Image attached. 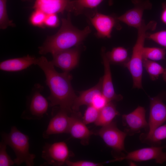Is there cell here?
Masks as SVG:
<instances>
[{
  "instance_id": "cell-32",
  "label": "cell",
  "mask_w": 166,
  "mask_h": 166,
  "mask_svg": "<svg viewBox=\"0 0 166 166\" xmlns=\"http://www.w3.org/2000/svg\"><path fill=\"white\" fill-rule=\"evenodd\" d=\"M109 102L102 93H101L97 95L95 97L91 105L100 110L105 106Z\"/></svg>"
},
{
  "instance_id": "cell-10",
  "label": "cell",
  "mask_w": 166,
  "mask_h": 166,
  "mask_svg": "<svg viewBox=\"0 0 166 166\" xmlns=\"http://www.w3.org/2000/svg\"><path fill=\"white\" fill-rule=\"evenodd\" d=\"M145 113L144 108L139 106L132 112L122 116L124 131L127 135L132 136L140 132L142 129H148V124L145 118Z\"/></svg>"
},
{
  "instance_id": "cell-14",
  "label": "cell",
  "mask_w": 166,
  "mask_h": 166,
  "mask_svg": "<svg viewBox=\"0 0 166 166\" xmlns=\"http://www.w3.org/2000/svg\"><path fill=\"white\" fill-rule=\"evenodd\" d=\"M148 133L152 132L166 121V105L159 97L150 98Z\"/></svg>"
},
{
  "instance_id": "cell-15",
  "label": "cell",
  "mask_w": 166,
  "mask_h": 166,
  "mask_svg": "<svg viewBox=\"0 0 166 166\" xmlns=\"http://www.w3.org/2000/svg\"><path fill=\"white\" fill-rule=\"evenodd\" d=\"M71 117L68 133L73 138L80 140L83 144H88L91 136L93 134V132L87 128L80 113L73 111Z\"/></svg>"
},
{
  "instance_id": "cell-20",
  "label": "cell",
  "mask_w": 166,
  "mask_h": 166,
  "mask_svg": "<svg viewBox=\"0 0 166 166\" xmlns=\"http://www.w3.org/2000/svg\"><path fill=\"white\" fill-rule=\"evenodd\" d=\"M104 0H72L71 12L75 15L85 13V11L96 8ZM109 5L112 6L113 0H108Z\"/></svg>"
},
{
  "instance_id": "cell-11",
  "label": "cell",
  "mask_w": 166,
  "mask_h": 166,
  "mask_svg": "<svg viewBox=\"0 0 166 166\" xmlns=\"http://www.w3.org/2000/svg\"><path fill=\"white\" fill-rule=\"evenodd\" d=\"M80 53L79 46L60 52L53 55L51 61L54 66L63 72H69L78 65Z\"/></svg>"
},
{
  "instance_id": "cell-5",
  "label": "cell",
  "mask_w": 166,
  "mask_h": 166,
  "mask_svg": "<svg viewBox=\"0 0 166 166\" xmlns=\"http://www.w3.org/2000/svg\"><path fill=\"white\" fill-rule=\"evenodd\" d=\"M93 134L99 136L106 144L118 152L126 151L124 141L127 133L119 130L114 122L101 127Z\"/></svg>"
},
{
  "instance_id": "cell-7",
  "label": "cell",
  "mask_w": 166,
  "mask_h": 166,
  "mask_svg": "<svg viewBox=\"0 0 166 166\" xmlns=\"http://www.w3.org/2000/svg\"><path fill=\"white\" fill-rule=\"evenodd\" d=\"M72 155L66 143L61 141L46 144L43 147L42 156L49 164L61 166L65 164Z\"/></svg>"
},
{
  "instance_id": "cell-34",
  "label": "cell",
  "mask_w": 166,
  "mask_h": 166,
  "mask_svg": "<svg viewBox=\"0 0 166 166\" xmlns=\"http://www.w3.org/2000/svg\"><path fill=\"white\" fill-rule=\"evenodd\" d=\"M162 11L160 15V19L163 23L166 25V1L162 4Z\"/></svg>"
},
{
  "instance_id": "cell-1",
  "label": "cell",
  "mask_w": 166,
  "mask_h": 166,
  "mask_svg": "<svg viewBox=\"0 0 166 166\" xmlns=\"http://www.w3.org/2000/svg\"><path fill=\"white\" fill-rule=\"evenodd\" d=\"M36 65L45 74V82L50 91L48 98L50 105L58 106L60 109L72 113V105L77 97L71 84L72 75L69 72H58L51 61L44 56L37 58Z\"/></svg>"
},
{
  "instance_id": "cell-4",
  "label": "cell",
  "mask_w": 166,
  "mask_h": 166,
  "mask_svg": "<svg viewBox=\"0 0 166 166\" xmlns=\"http://www.w3.org/2000/svg\"><path fill=\"white\" fill-rule=\"evenodd\" d=\"M1 136L2 140L14 151L16 156L14 160L15 164L18 165L25 163L27 166L34 165L36 156L29 152L28 136L13 126L9 133H2Z\"/></svg>"
},
{
  "instance_id": "cell-8",
  "label": "cell",
  "mask_w": 166,
  "mask_h": 166,
  "mask_svg": "<svg viewBox=\"0 0 166 166\" xmlns=\"http://www.w3.org/2000/svg\"><path fill=\"white\" fill-rule=\"evenodd\" d=\"M89 18L96 30L95 35L98 38H110L113 28L121 29L117 17L114 16L103 14L96 10Z\"/></svg>"
},
{
  "instance_id": "cell-9",
  "label": "cell",
  "mask_w": 166,
  "mask_h": 166,
  "mask_svg": "<svg viewBox=\"0 0 166 166\" xmlns=\"http://www.w3.org/2000/svg\"><path fill=\"white\" fill-rule=\"evenodd\" d=\"M134 7L121 15L117 17L119 22L129 26L137 29L141 25L144 12L152 9V4L149 0H131Z\"/></svg>"
},
{
  "instance_id": "cell-27",
  "label": "cell",
  "mask_w": 166,
  "mask_h": 166,
  "mask_svg": "<svg viewBox=\"0 0 166 166\" xmlns=\"http://www.w3.org/2000/svg\"><path fill=\"white\" fill-rule=\"evenodd\" d=\"M99 111L92 105H88L82 117L84 123L86 124L94 123L98 118Z\"/></svg>"
},
{
  "instance_id": "cell-19",
  "label": "cell",
  "mask_w": 166,
  "mask_h": 166,
  "mask_svg": "<svg viewBox=\"0 0 166 166\" xmlns=\"http://www.w3.org/2000/svg\"><path fill=\"white\" fill-rule=\"evenodd\" d=\"M102 78H100L98 83L93 87L87 90L79 92L72 106L73 111L78 112L80 107L83 105H91L98 95L102 93Z\"/></svg>"
},
{
  "instance_id": "cell-2",
  "label": "cell",
  "mask_w": 166,
  "mask_h": 166,
  "mask_svg": "<svg viewBox=\"0 0 166 166\" xmlns=\"http://www.w3.org/2000/svg\"><path fill=\"white\" fill-rule=\"evenodd\" d=\"M91 32L89 26L80 30L73 26L70 13L68 12L66 18L61 19V25L57 32L48 37L39 47V53L43 55L50 53L53 56L61 51L78 46Z\"/></svg>"
},
{
  "instance_id": "cell-29",
  "label": "cell",
  "mask_w": 166,
  "mask_h": 166,
  "mask_svg": "<svg viewBox=\"0 0 166 166\" xmlns=\"http://www.w3.org/2000/svg\"><path fill=\"white\" fill-rule=\"evenodd\" d=\"M6 144L2 140L0 143V166H10L15 164L6 152Z\"/></svg>"
},
{
  "instance_id": "cell-3",
  "label": "cell",
  "mask_w": 166,
  "mask_h": 166,
  "mask_svg": "<svg viewBox=\"0 0 166 166\" xmlns=\"http://www.w3.org/2000/svg\"><path fill=\"white\" fill-rule=\"evenodd\" d=\"M157 23L151 21L146 24L144 20L137 29V38L133 47L131 57L128 61L124 64L130 72L133 80V88H142V77L143 58V49L148 32L155 30Z\"/></svg>"
},
{
  "instance_id": "cell-12",
  "label": "cell",
  "mask_w": 166,
  "mask_h": 166,
  "mask_svg": "<svg viewBox=\"0 0 166 166\" xmlns=\"http://www.w3.org/2000/svg\"><path fill=\"white\" fill-rule=\"evenodd\" d=\"M71 113L60 109L59 111L50 119L43 133V137L46 139L52 135L68 133Z\"/></svg>"
},
{
  "instance_id": "cell-33",
  "label": "cell",
  "mask_w": 166,
  "mask_h": 166,
  "mask_svg": "<svg viewBox=\"0 0 166 166\" xmlns=\"http://www.w3.org/2000/svg\"><path fill=\"white\" fill-rule=\"evenodd\" d=\"M65 164L68 166H99L102 165L100 163H96L93 162L86 161L80 160L77 161H72L67 160Z\"/></svg>"
},
{
  "instance_id": "cell-28",
  "label": "cell",
  "mask_w": 166,
  "mask_h": 166,
  "mask_svg": "<svg viewBox=\"0 0 166 166\" xmlns=\"http://www.w3.org/2000/svg\"><path fill=\"white\" fill-rule=\"evenodd\" d=\"M46 15L45 13L40 10H34L30 18V23L35 26L43 27L45 26L44 23Z\"/></svg>"
},
{
  "instance_id": "cell-25",
  "label": "cell",
  "mask_w": 166,
  "mask_h": 166,
  "mask_svg": "<svg viewBox=\"0 0 166 166\" xmlns=\"http://www.w3.org/2000/svg\"><path fill=\"white\" fill-rule=\"evenodd\" d=\"M165 54V49L158 47L144 46L142 51L143 59L154 61L164 59Z\"/></svg>"
},
{
  "instance_id": "cell-21",
  "label": "cell",
  "mask_w": 166,
  "mask_h": 166,
  "mask_svg": "<svg viewBox=\"0 0 166 166\" xmlns=\"http://www.w3.org/2000/svg\"><path fill=\"white\" fill-rule=\"evenodd\" d=\"M118 115L119 113L115 105L112 101L109 102L100 110L98 117L95 124L101 127L107 125L113 122L114 118Z\"/></svg>"
},
{
  "instance_id": "cell-31",
  "label": "cell",
  "mask_w": 166,
  "mask_h": 166,
  "mask_svg": "<svg viewBox=\"0 0 166 166\" xmlns=\"http://www.w3.org/2000/svg\"><path fill=\"white\" fill-rule=\"evenodd\" d=\"M57 14H46L45 21V26L51 28H55L58 26L59 20Z\"/></svg>"
},
{
  "instance_id": "cell-17",
  "label": "cell",
  "mask_w": 166,
  "mask_h": 166,
  "mask_svg": "<svg viewBox=\"0 0 166 166\" xmlns=\"http://www.w3.org/2000/svg\"><path fill=\"white\" fill-rule=\"evenodd\" d=\"M48 106L47 100L40 91H35L31 100L29 108L30 116L28 119H41L47 111Z\"/></svg>"
},
{
  "instance_id": "cell-35",
  "label": "cell",
  "mask_w": 166,
  "mask_h": 166,
  "mask_svg": "<svg viewBox=\"0 0 166 166\" xmlns=\"http://www.w3.org/2000/svg\"><path fill=\"white\" fill-rule=\"evenodd\" d=\"M163 74V77L164 80L166 81V68L164 69V70Z\"/></svg>"
},
{
  "instance_id": "cell-16",
  "label": "cell",
  "mask_w": 166,
  "mask_h": 166,
  "mask_svg": "<svg viewBox=\"0 0 166 166\" xmlns=\"http://www.w3.org/2000/svg\"><path fill=\"white\" fill-rule=\"evenodd\" d=\"M72 0H36L33 6L34 10H40L46 14L70 13Z\"/></svg>"
},
{
  "instance_id": "cell-6",
  "label": "cell",
  "mask_w": 166,
  "mask_h": 166,
  "mask_svg": "<svg viewBox=\"0 0 166 166\" xmlns=\"http://www.w3.org/2000/svg\"><path fill=\"white\" fill-rule=\"evenodd\" d=\"M165 148L166 146H152L128 152L126 155L116 158L109 162L124 160L140 162L153 160L157 163L162 164L166 161V152H164L163 150Z\"/></svg>"
},
{
  "instance_id": "cell-13",
  "label": "cell",
  "mask_w": 166,
  "mask_h": 166,
  "mask_svg": "<svg viewBox=\"0 0 166 166\" xmlns=\"http://www.w3.org/2000/svg\"><path fill=\"white\" fill-rule=\"evenodd\" d=\"M101 56L104 69V73L102 78V90L103 95L109 102L119 101L121 100L123 97L115 92L112 81L110 67V62L108 59L105 48L101 49Z\"/></svg>"
},
{
  "instance_id": "cell-30",
  "label": "cell",
  "mask_w": 166,
  "mask_h": 166,
  "mask_svg": "<svg viewBox=\"0 0 166 166\" xmlns=\"http://www.w3.org/2000/svg\"><path fill=\"white\" fill-rule=\"evenodd\" d=\"M147 38L166 49V30H161L152 34L148 33Z\"/></svg>"
},
{
  "instance_id": "cell-24",
  "label": "cell",
  "mask_w": 166,
  "mask_h": 166,
  "mask_svg": "<svg viewBox=\"0 0 166 166\" xmlns=\"http://www.w3.org/2000/svg\"><path fill=\"white\" fill-rule=\"evenodd\" d=\"M143 66L153 81L157 79L160 75L163 73L164 70V68L157 62L146 59H143Z\"/></svg>"
},
{
  "instance_id": "cell-26",
  "label": "cell",
  "mask_w": 166,
  "mask_h": 166,
  "mask_svg": "<svg viewBox=\"0 0 166 166\" xmlns=\"http://www.w3.org/2000/svg\"><path fill=\"white\" fill-rule=\"evenodd\" d=\"M14 24L8 17L6 8V0H0V28L5 29Z\"/></svg>"
},
{
  "instance_id": "cell-18",
  "label": "cell",
  "mask_w": 166,
  "mask_h": 166,
  "mask_svg": "<svg viewBox=\"0 0 166 166\" xmlns=\"http://www.w3.org/2000/svg\"><path fill=\"white\" fill-rule=\"evenodd\" d=\"M37 59L29 55L22 57L8 59L0 63V69L8 72L21 71L33 64L36 65Z\"/></svg>"
},
{
  "instance_id": "cell-22",
  "label": "cell",
  "mask_w": 166,
  "mask_h": 166,
  "mask_svg": "<svg viewBox=\"0 0 166 166\" xmlns=\"http://www.w3.org/2000/svg\"><path fill=\"white\" fill-rule=\"evenodd\" d=\"M140 138L143 143L156 146L161 140L166 139V124L160 126L150 133H142Z\"/></svg>"
},
{
  "instance_id": "cell-23",
  "label": "cell",
  "mask_w": 166,
  "mask_h": 166,
  "mask_svg": "<svg viewBox=\"0 0 166 166\" xmlns=\"http://www.w3.org/2000/svg\"><path fill=\"white\" fill-rule=\"evenodd\" d=\"M106 55L110 63L124 65L129 59L127 49L121 46L113 48L111 51L106 52Z\"/></svg>"
}]
</instances>
